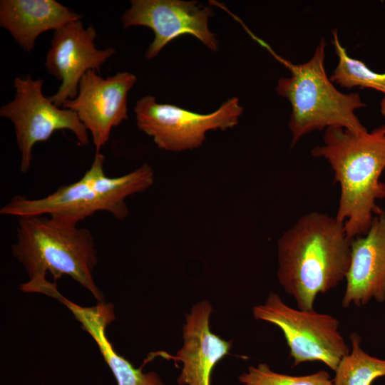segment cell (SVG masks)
<instances>
[{
    "instance_id": "cell-1",
    "label": "cell",
    "mask_w": 385,
    "mask_h": 385,
    "mask_svg": "<svg viewBox=\"0 0 385 385\" xmlns=\"http://www.w3.org/2000/svg\"><path fill=\"white\" fill-rule=\"evenodd\" d=\"M351 241L335 216L312 212L302 215L277 241V279L297 309L314 310L319 294L345 279Z\"/></svg>"
},
{
    "instance_id": "cell-2",
    "label": "cell",
    "mask_w": 385,
    "mask_h": 385,
    "mask_svg": "<svg viewBox=\"0 0 385 385\" xmlns=\"http://www.w3.org/2000/svg\"><path fill=\"white\" fill-rule=\"evenodd\" d=\"M311 153L328 161L339 185L335 217L344 223L348 237L364 235L381 210L376 202L385 198V183L380 180L385 170V125L361 134L327 128L324 145Z\"/></svg>"
},
{
    "instance_id": "cell-3",
    "label": "cell",
    "mask_w": 385,
    "mask_h": 385,
    "mask_svg": "<svg viewBox=\"0 0 385 385\" xmlns=\"http://www.w3.org/2000/svg\"><path fill=\"white\" fill-rule=\"evenodd\" d=\"M104 155L96 153L90 168L78 180L59 186L46 197L29 199L13 197L0 209L2 215H46L66 224L78 223L98 211H106L118 220L128 215L125 199L150 188L154 182L152 168L147 163L115 178L108 177L103 169Z\"/></svg>"
},
{
    "instance_id": "cell-4",
    "label": "cell",
    "mask_w": 385,
    "mask_h": 385,
    "mask_svg": "<svg viewBox=\"0 0 385 385\" xmlns=\"http://www.w3.org/2000/svg\"><path fill=\"white\" fill-rule=\"evenodd\" d=\"M14 257L25 267L29 280H55L67 274L88 289L98 302H105L92 272L98 260L93 237L88 228L63 223L50 217H19Z\"/></svg>"
},
{
    "instance_id": "cell-5",
    "label": "cell",
    "mask_w": 385,
    "mask_h": 385,
    "mask_svg": "<svg viewBox=\"0 0 385 385\" xmlns=\"http://www.w3.org/2000/svg\"><path fill=\"white\" fill-rule=\"evenodd\" d=\"M326 46L322 39L312 57L301 64L273 53L291 73L289 77L279 78L276 91L292 106L289 121L292 146L304 135L329 127L342 128L356 134L368 132L355 114L356 109L366 106L359 94L340 92L327 75Z\"/></svg>"
},
{
    "instance_id": "cell-6",
    "label": "cell",
    "mask_w": 385,
    "mask_h": 385,
    "mask_svg": "<svg viewBox=\"0 0 385 385\" xmlns=\"http://www.w3.org/2000/svg\"><path fill=\"white\" fill-rule=\"evenodd\" d=\"M255 319L278 327L283 332L293 365L321 361L334 371L350 352L339 331V322L332 315L294 309L279 294L271 292L262 304L252 309Z\"/></svg>"
},
{
    "instance_id": "cell-7",
    "label": "cell",
    "mask_w": 385,
    "mask_h": 385,
    "mask_svg": "<svg viewBox=\"0 0 385 385\" xmlns=\"http://www.w3.org/2000/svg\"><path fill=\"white\" fill-rule=\"evenodd\" d=\"M42 79H33L30 74L14 81V99L0 108V116L10 120L14 126L21 155L20 171L26 173L31 165L34 145L48 140L53 133L68 130L81 146L88 142V132L77 114L60 108L42 92Z\"/></svg>"
},
{
    "instance_id": "cell-8",
    "label": "cell",
    "mask_w": 385,
    "mask_h": 385,
    "mask_svg": "<svg viewBox=\"0 0 385 385\" xmlns=\"http://www.w3.org/2000/svg\"><path fill=\"white\" fill-rule=\"evenodd\" d=\"M133 111L138 128L152 137L158 148L180 152L202 146L209 130L237 125L243 108L239 98L232 97L216 111L201 114L157 103L154 96L148 95L137 101Z\"/></svg>"
},
{
    "instance_id": "cell-9",
    "label": "cell",
    "mask_w": 385,
    "mask_h": 385,
    "mask_svg": "<svg viewBox=\"0 0 385 385\" xmlns=\"http://www.w3.org/2000/svg\"><path fill=\"white\" fill-rule=\"evenodd\" d=\"M130 4L120 16L123 28L145 26L155 34L145 58H155L168 43L185 34L195 36L212 51L217 50L216 35L208 26L213 16L210 7L182 0H131Z\"/></svg>"
},
{
    "instance_id": "cell-10",
    "label": "cell",
    "mask_w": 385,
    "mask_h": 385,
    "mask_svg": "<svg viewBox=\"0 0 385 385\" xmlns=\"http://www.w3.org/2000/svg\"><path fill=\"white\" fill-rule=\"evenodd\" d=\"M137 81L128 71L106 78L95 71L82 77L76 97L66 101L63 108L74 111L92 137L96 153L109 140L113 128L128 119V94Z\"/></svg>"
},
{
    "instance_id": "cell-11",
    "label": "cell",
    "mask_w": 385,
    "mask_h": 385,
    "mask_svg": "<svg viewBox=\"0 0 385 385\" xmlns=\"http://www.w3.org/2000/svg\"><path fill=\"white\" fill-rule=\"evenodd\" d=\"M96 29L84 28L81 21L68 23L54 31L44 65L49 74L61 81L56 93L49 99L62 107L76 97L83 76L88 71L100 72L101 67L113 56L112 47L97 48Z\"/></svg>"
},
{
    "instance_id": "cell-12",
    "label": "cell",
    "mask_w": 385,
    "mask_h": 385,
    "mask_svg": "<svg viewBox=\"0 0 385 385\" xmlns=\"http://www.w3.org/2000/svg\"><path fill=\"white\" fill-rule=\"evenodd\" d=\"M342 299L344 308L371 300L385 302V211L381 210L368 231L351 241V257Z\"/></svg>"
},
{
    "instance_id": "cell-13",
    "label": "cell",
    "mask_w": 385,
    "mask_h": 385,
    "mask_svg": "<svg viewBox=\"0 0 385 385\" xmlns=\"http://www.w3.org/2000/svg\"><path fill=\"white\" fill-rule=\"evenodd\" d=\"M212 308L209 302L202 300L185 314L183 328V345L175 356H170L183 363L178 383L180 385H210L211 373L232 346L213 334L210 328Z\"/></svg>"
},
{
    "instance_id": "cell-14",
    "label": "cell",
    "mask_w": 385,
    "mask_h": 385,
    "mask_svg": "<svg viewBox=\"0 0 385 385\" xmlns=\"http://www.w3.org/2000/svg\"><path fill=\"white\" fill-rule=\"evenodd\" d=\"M43 294L57 299L71 310L83 330L95 340L118 385H164L156 373L143 374L141 368L135 369L114 349L106 335L107 326L115 319L111 304L98 302L93 307H81L63 297L55 283L48 284Z\"/></svg>"
},
{
    "instance_id": "cell-15",
    "label": "cell",
    "mask_w": 385,
    "mask_h": 385,
    "mask_svg": "<svg viewBox=\"0 0 385 385\" xmlns=\"http://www.w3.org/2000/svg\"><path fill=\"white\" fill-rule=\"evenodd\" d=\"M82 17L56 0L0 1V26L7 29L28 53L41 34L81 21Z\"/></svg>"
},
{
    "instance_id": "cell-16",
    "label": "cell",
    "mask_w": 385,
    "mask_h": 385,
    "mask_svg": "<svg viewBox=\"0 0 385 385\" xmlns=\"http://www.w3.org/2000/svg\"><path fill=\"white\" fill-rule=\"evenodd\" d=\"M350 352L339 361L333 379L334 385H371L385 376V359L373 356L361 346V337L356 333L349 336Z\"/></svg>"
},
{
    "instance_id": "cell-17",
    "label": "cell",
    "mask_w": 385,
    "mask_h": 385,
    "mask_svg": "<svg viewBox=\"0 0 385 385\" xmlns=\"http://www.w3.org/2000/svg\"><path fill=\"white\" fill-rule=\"evenodd\" d=\"M332 43L339 63L330 77L332 82L346 88H371L385 93V73L369 68L362 61L351 58L340 43L337 29L332 30Z\"/></svg>"
},
{
    "instance_id": "cell-18",
    "label": "cell",
    "mask_w": 385,
    "mask_h": 385,
    "mask_svg": "<svg viewBox=\"0 0 385 385\" xmlns=\"http://www.w3.org/2000/svg\"><path fill=\"white\" fill-rule=\"evenodd\" d=\"M243 385H334L326 371L304 376H291L276 373L267 364H259L257 366H250L248 371L239 377Z\"/></svg>"
},
{
    "instance_id": "cell-19",
    "label": "cell",
    "mask_w": 385,
    "mask_h": 385,
    "mask_svg": "<svg viewBox=\"0 0 385 385\" xmlns=\"http://www.w3.org/2000/svg\"><path fill=\"white\" fill-rule=\"evenodd\" d=\"M381 113L385 117V98L381 102Z\"/></svg>"
}]
</instances>
